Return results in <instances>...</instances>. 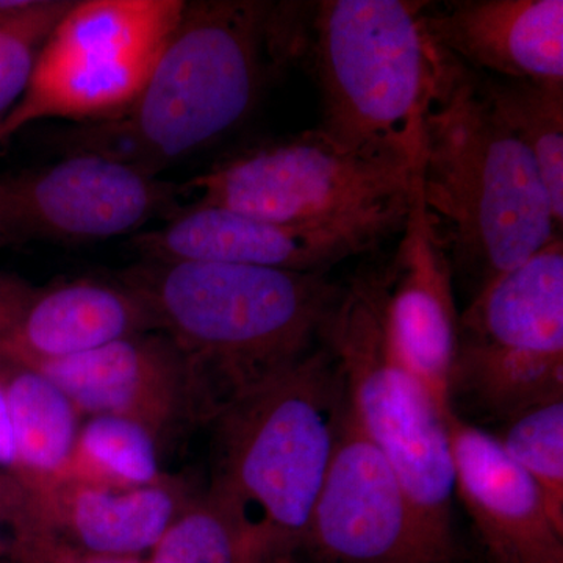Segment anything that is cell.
Here are the masks:
<instances>
[{
	"label": "cell",
	"instance_id": "6da1fadb",
	"mask_svg": "<svg viewBox=\"0 0 563 563\" xmlns=\"http://www.w3.org/2000/svg\"><path fill=\"white\" fill-rule=\"evenodd\" d=\"M179 347L191 428H211L320 344L342 288L322 273L147 261L118 274Z\"/></svg>",
	"mask_w": 563,
	"mask_h": 563
},
{
	"label": "cell",
	"instance_id": "7a4b0ae2",
	"mask_svg": "<svg viewBox=\"0 0 563 563\" xmlns=\"http://www.w3.org/2000/svg\"><path fill=\"white\" fill-rule=\"evenodd\" d=\"M280 3L185 2L150 79L121 114L58 135L69 152H96L161 176L239 129L269 77L290 60Z\"/></svg>",
	"mask_w": 563,
	"mask_h": 563
},
{
	"label": "cell",
	"instance_id": "3957f363",
	"mask_svg": "<svg viewBox=\"0 0 563 563\" xmlns=\"http://www.w3.org/2000/svg\"><path fill=\"white\" fill-rule=\"evenodd\" d=\"M347 395L324 344L211 426L206 496L242 539L246 563H295L328 477Z\"/></svg>",
	"mask_w": 563,
	"mask_h": 563
},
{
	"label": "cell",
	"instance_id": "277c9868",
	"mask_svg": "<svg viewBox=\"0 0 563 563\" xmlns=\"http://www.w3.org/2000/svg\"><path fill=\"white\" fill-rule=\"evenodd\" d=\"M415 172L453 272L477 291L561 233L531 152L450 54L422 118Z\"/></svg>",
	"mask_w": 563,
	"mask_h": 563
},
{
	"label": "cell",
	"instance_id": "5b68a950",
	"mask_svg": "<svg viewBox=\"0 0 563 563\" xmlns=\"http://www.w3.org/2000/svg\"><path fill=\"white\" fill-rule=\"evenodd\" d=\"M309 44L321 92L317 131L343 151L415 162L422 118L448 52L422 22L426 2L322 0Z\"/></svg>",
	"mask_w": 563,
	"mask_h": 563
},
{
	"label": "cell",
	"instance_id": "8992f818",
	"mask_svg": "<svg viewBox=\"0 0 563 563\" xmlns=\"http://www.w3.org/2000/svg\"><path fill=\"white\" fill-rule=\"evenodd\" d=\"M384 273L342 288L320 343L342 373L352 417L398 477L440 553L455 562V473L448 418L393 350L384 314Z\"/></svg>",
	"mask_w": 563,
	"mask_h": 563
},
{
	"label": "cell",
	"instance_id": "52a82bcc",
	"mask_svg": "<svg viewBox=\"0 0 563 563\" xmlns=\"http://www.w3.org/2000/svg\"><path fill=\"white\" fill-rule=\"evenodd\" d=\"M413 166L391 155L340 150L314 129L236 152L181 187L195 202L261 220L347 224L406 217Z\"/></svg>",
	"mask_w": 563,
	"mask_h": 563
},
{
	"label": "cell",
	"instance_id": "ba28073f",
	"mask_svg": "<svg viewBox=\"0 0 563 563\" xmlns=\"http://www.w3.org/2000/svg\"><path fill=\"white\" fill-rule=\"evenodd\" d=\"M499 421L563 396V242L493 277L459 317L451 401Z\"/></svg>",
	"mask_w": 563,
	"mask_h": 563
},
{
	"label": "cell",
	"instance_id": "9c48e42d",
	"mask_svg": "<svg viewBox=\"0 0 563 563\" xmlns=\"http://www.w3.org/2000/svg\"><path fill=\"white\" fill-rule=\"evenodd\" d=\"M185 0L73 2L41 47L0 144L35 122H99L128 109L150 79Z\"/></svg>",
	"mask_w": 563,
	"mask_h": 563
},
{
	"label": "cell",
	"instance_id": "30bf717a",
	"mask_svg": "<svg viewBox=\"0 0 563 563\" xmlns=\"http://www.w3.org/2000/svg\"><path fill=\"white\" fill-rule=\"evenodd\" d=\"M9 179L24 243L136 235L147 222L168 221L184 207L181 185L96 152H69Z\"/></svg>",
	"mask_w": 563,
	"mask_h": 563
},
{
	"label": "cell",
	"instance_id": "8fae6325",
	"mask_svg": "<svg viewBox=\"0 0 563 563\" xmlns=\"http://www.w3.org/2000/svg\"><path fill=\"white\" fill-rule=\"evenodd\" d=\"M306 554L322 563H455L422 529L391 466L352 417L350 402Z\"/></svg>",
	"mask_w": 563,
	"mask_h": 563
},
{
	"label": "cell",
	"instance_id": "7c38bea8",
	"mask_svg": "<svg viewBox=\"0 0 563 563\" xmlns=\"http://www.w3.org/2000/svg\"><path fill=\"white\" fill-rule=\"evenodd\" d=\"M404 218L333 225H296L261 220L222 207L192 202L131 243L147 261H196L325 273L335 263L372 250Z\"/></svg>",
	"mask_w": 563,
	"mask_h": 563
},
{
	"label": "cell",
	"instance_id": "4fadbf2b",
	"mask_svg": "<svg viewBox=\"0 0 563 563\" xmlns=\"http://www.w3.org/2000/svg\"><path fill=\"white\" fill-rule=\"evenodd\" d=\"M401 229L398 251L384 273L388 339L399 361L450 413L461 313L454 301L453 266L422 202L415 166Z\"/></svg>",
	"mask_w": 563,
	"mask_h": 563
},
{
	"label": "cell",
	"instance_id": "5bb4252c",
	"mask_svg": "<svg viewBox=\"0 0 563 563\" xmlns=\"http://www.w3.org/2000/svg\"><path fill=\"white\" fill-rule=\"evenodd\" d=\"M35 368L60 385L84 418L141 422L162 444L191 428L184 357L165 332L135 333Z\"/></svg>",
	"mask_w": 563,
	"mask_h": 563
},
{
	"label": "cell",
	"instance_id": "9a60e30c",
	"mask_svg": "<svg viewBox=\"0 0 563 563\" xmlns=\"http://www.w3.org/2000/svg\"><path fill=\"white\" fill-rule=\"evenodd\" d=\"M455 496L472 518L493 563H563V526L542 492L506 454L493 433L448 418Z\"/></svg>",
	"mask_w": 563,
	"mask_h": 563
},
{
	"label": "cell",
	"instance_id": "2e32d148",
	"mask_svg": "<svg viewBox=\"0 0 563 563\" xmlns=\"http://www.w3.org/2000/svg\"><path fill=\"white\" fill-rule=\"evenodd\" d=\"M422 22L433 43L466 68L563 84L562 0L426 2Z\"/></svg>",
	"mask_w": 563,
	"mask_h": 563
},
{
	"label": "cell",
	"instance_id": "e0dca14e",
	"mask_svg": "<svg viewBox=\"0 0 563 563\" xmlns=\"http://www.w3.org/2000/svg\"><path fill=\"white\" fill-rule=\"evenodd\" d=\"M147 331H157L150 307L118 277H77L46 287L29 284L2 357L40 366Z\"/></svg>",
	"mask_w": 563,
	"mask_h": 563
},
{
	"label": "cell",
	"instance_id": "ac0fdd59",
	"mask_svg": "<svg viewBox=\"0 0 563 563\" xmlns=\"http://www.w3.org/2000/svg\"><path fill=\"white\" fill-rule=\"evenodd\" d=\"M196 498L190 485L168 476L139 488L63 481L35 499L49 536L51 559L58 551L144 559Z\"/></svg>",
	"mask_w": 563,
	"mask_h": 563
},
{
	"label": "cell",
	"instance_id": "d6986e66",
	"mask_svg": "<svg viewBox=\"0 0 563 563\" xmlns=\"http://www.w3.org/2000/svg\"><path fill=\"white\" fill-rule=\"evenodd\" d=\"M13 418L18 481L35 498L62 483L84 422L60 385L35 366L2 357Z\"/></svg>",
	"mask_w": 563,
	"mask_h": 563
},
{
	"label": "cell",
	"instance_id": "ffe728a7",
	"mask_svg": "<svg viewBox=\"0 0 563 563\" xmlns=\"http://www.w3.org/2000/svg\"><path fill=\"white\" fill-rule=\"evenodd\" d=\"M474 77L496 117L531 152L562 229L563 84L501 79L487 74Z\"/></svg>",
	"mask_w": 563,
	"mask_h": 563
},
{
	"label": "cell",
	"instance_id": "44dd1931",
	"mask_svg": "<svg viewBox=\"0 0 563 563\" xmlns=\"http://www.w3.org/2000/svg\"><path fill=\"white\" fill-rule=\"evenodd\" d=\"M162 443L128 418H84L63 481L114 488L147 487L169 474L161 466ZM62 481V483H63Z\"/></svg>",
	"mask_w": 563,
	"mask_h": 563
},
{
	"label": "cell",
	"instance_id": "7402d4cb",
	"mask_svg": "<svg viewBox=\"0 0 563 563\" xmlns=\"http://www.w3.org/2000/svg\"><path fill=\"white\" fill-rule=\"evenodd\" d=\"M493 435L536 483L555 523L563 526V396L514 415Z\"/></svg>",
	"mask_w": 563,
	"mask_h": 563
},
{
	"label": "cell",
	"instance_id": "603a6c76",
	"mask_svg": "<svg viewBox=\"0 0 563 563\" xmlns=\"http://www.w3.org/2000/svg\"><path fill=\"white\" fill-rule=\"evenodd\" d=\"M73 2L18 0L0 11V124L16 107L44 41Z\"/></svg>",
	"mask_w": 563,
	"mask_h": 563
},
{
	"label": "cell",
	"instance_id": "cb8c5ba5",
	"mask_svg": "<svg viewBox=\"0 0 563 563\" xmlns=\"http://www.w3.org/2000/svg\"><path fill=\"white\" fill-rule=\"evenodd\" d=\"M146 563H246L242 539L206 493L185 509Z\"/></svg>",
	"mask_w": 563,
	"mask_h": 563
},
{
	"label": "cell",
	"instance_id": "d4e9b609",
	"mask_svg": "<svg viewBox=\"0 0 563 563\" xmlns=\"http://www.w3.org/2000/svg\"><path fill=\"white\" fill-rule=\"evenodd\" d=\"M47 553L49 537L35 496L0 470V561L44 563Z\"/></svg>",
	"mask_w": 563,
	"mask_h": 563
},
{
	"label": "cell",
	"instance_id": "484cf974",
	"mask_svg": "<svg viewBox=\"0 0 563 563\" xmlns=\"http://www.w3.org/2000/svg\"><path fill=\"white\" fill-rule=\"evenodd\" d=\"M0 470L18 479L16 442H14L9 395H7L5 379H3L2 357H0Z\"/></svg>",
	"mask_w": 563,
	"mask_h": 563
},
{
	"label": "cell",
	"instance_id": "4316f807",
	"mask_svg": "<svg viewBox=\"0 0 563 563\" xmlns=\"http://www.w3.org/2000/svg\"><path fill=\"white\" fill-rule=\"evenodd\" d=\"M21 243H24V240L18 225L10 179L0 176V247L16 246Z\"/></svg>",
	"mask_w": 563,
	"mask_h": 563
},
{
	"label": "cell",
	"instance_id": "83f0119b",
	"mask_svg": "<svg viewBox=\"0 0 563 563\" xmlns=\"http://www.w3.org/2000/svg\"><path fill=\"white\" fill-rule=\"evenodd\" d=\"M21 287L22 279L0 273V354H2L7 333L10 331L11 318L20 299Z\"/></svg>",
	"mask_w": 563,
	"mask_h": 563
},
{
	"label": "cell",
	"instance_id": "f1b7e54d",
	"mask_svg": "<svg viewBox=\"0 0 563 563\" xmlns=\"http://www.w3.org/2000/svg\"><path fill=\"white\" fill-rule=\"evenodd\" d=\"M49 563H146L143 558H110V555H85L58 551Z\"/></svg>",
	"mask_w": 563,
	"mask_h": 563
},
{
	"label": "cell",
	"instance_id": "f546056e",
	"mask_svg": "<svg viewBox=\"0 0 563 563\" xmlns=\"http://www.w3.org/2000/svg\"><path fill=\"white\" fill-rule=\"evenodd\" d=\"M18 0H0V11H5L11 9V7L16 3Z\"/></svg>",
	"mask_w": 563,
	"mask_h": 563
}]
</instances>
